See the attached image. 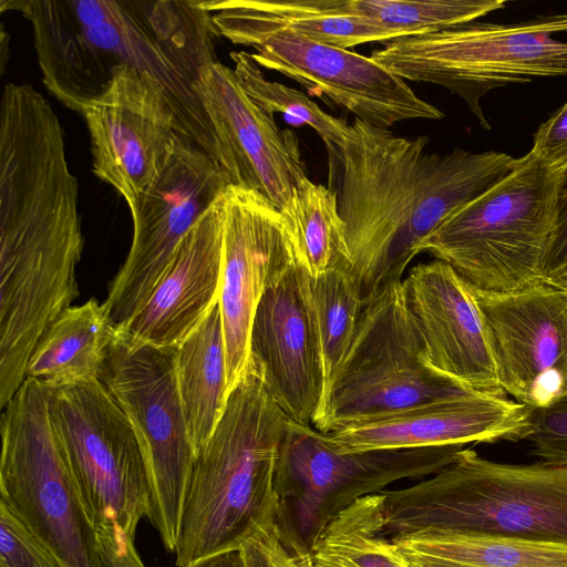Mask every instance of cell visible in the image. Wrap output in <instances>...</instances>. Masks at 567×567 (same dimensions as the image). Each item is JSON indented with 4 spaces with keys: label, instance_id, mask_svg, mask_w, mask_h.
I'll return each instance as SVG.
<instances>
[{
    "label": "cell",
    "instance_id": "cell-34",
    "mask_svg": "<svg viewBox=\"0 0 567 567\" xmlns=\"http://www.w3.org/2000/svg\"><path fill=\"white\" fill-rule=\"evenodd\" d=\"M553 230L545 265V280L567 268V165L556 171Z\"/></svg>",
    "mask_w": 567,
    "mask_h": 567
},
{
    "label": "cell",
    "instance_id": "cell-18",
    "mask_svg": "<svg viewBox=\"0 0 567 567\" xmlns=\"http://www.w3.org/2000/svg\"><path fill=\"white\" fill-rule=\"evenodd\" d=\"M249 359L284 413L299 424L312 425L326 378L309 276L296 264L268 288L257 306Z\"/></svg>",
    "mask_w": 567,
    "mask_h": 567
},
{
    "label": "cell",
    "instance_id": "cell-14",
    "mask_svg": "<svg viewBox=\"0 0 567 567\" xmlns=\"http://www.w3.org/2000/svg\"><path fill=\"white\" fill-rule=\"evenodd\" d=\"M80 114L90 134L93 173L127 206L152 186L179 137L187 136L163 84L130 66L117 69Z\"/></svg>",
    "mask_w": 567,
    "mask_h": 567
},
{
    "label": "cell",
    "instance_id": "cell-12",
    "mask_svg": "<svg viewBox=\"0 0 567 567\" xmlns=\"http://www.w3.org/2000/svg\"><path fill=\"white\" fill-rule=\"evenodd\" d=\"M47 388L54 430L96 533L135 539L150 515V483L127 416L99 379Z\"/></svg>",
    "mask_w": 567,
    "mask_h": 567
},
{
    "label": "cell",
    "instance_id": "cell-30",
    "mask_svg": "<svg viewBox=\"0 0 567 567\" xmlns=\"http://www.w3.org/2000/svg\"><path fill=\"white\" fill-rule=\"evenodd\" d=\"M234 72L248 96L265 112L282 113L310 126L333 152L344 142L349 124L322 111L303 92L269 81L245 51L230 52Z\"/></svg>",
    "mask_w": 567,
    "mask_h": 567
},
{
    "label": "cell",
    "instance_id": "cell-29",
    "mask_svg": "<svg viewBox=\"0 0 567 567\" xmlns=\"http://www.w3.org/2000/svg\"><path fill=\"white\" fill-rule=\"evenodd\" d=\"M353 12L402 38L473 22L505 7L502 0H349Z\"/></svg>",
    "mask_w": 567,
    "mask_h": 567
},
{
    "label": "cell",
    "instance_id": "cell-27",
    "mask_svg": "<svg viewBox=\"0 0 567 567\" xmlns=\"http://www.w3.org/2000/svg\"><path fill=\"white\" fill-rule=\"evenodd\" d=\"M292 30L313 41L348 49L401 34L353 12L349 0H258Z\"/></svg>",
    "mask_w": 567,
    "mask_h": 567
},
{
    "label": "cell",
    "instance_id": "cell-26",
    "mask_svg": "<svg viewBox=\"0 0 567 567\" xmlns=\"http://www.w3.org/2000/svg\"><path fill=\"white\" fill-rule=\"evenodd\" d=\"M280 212L289 228L295 262L309 277L333 269L352 274L346 224L336 193L306 177Z\"/></svg>",
    "mask_w": 567,
    "mask_h": 567
},
{
    "label": "cell",
    "instance_id": "cell-1",
    "mask_svg": "<svg viewBox=\"0 0 567 567\" xmlns=\"http://www.w3.org/2000/svg\"><path fill=\"white\" fill-rule=\"evenodd\" d=\"M31 23L42 82L65 107L81 112L121 66L165 87L185 134L219 163L196 92L202 69L217 62L218 37L202 0H1Z\"/></svg>",
    "mask_w": 567,
    "mask_h": 567
},
{
    "label": "cell",
    "instance_id": "cell-24",
    "mask_svg": "<svg viewBox=\"0 0 567 567\" xmlns=\"http://www.w3.org/2000/svg\"><path fill=\"white\" fill-rule=\"evenodd\" d=\"M410 561L472 567H567V545L491 538L423 528L390 536Z\"/></svg>",
    "mask_w": 567,
    "mask_h": 567
},
{
    "label": "cell",
    "instance_id": "cell-35",
    "mask_svg": "<svg viewBox=\"0 0 567 567\" xmlns=\"http://www.w3.org/2000/svg\"><path fill=\"white\" fill-rule=\"evenodd\" d=\"M530 152L555 172L567 165V103L540 124Z\"/></svg>",
    "mask_w": 567,
    "mask_h": 567
},
{
    "label": "cell",
    "instance_id": "cell-8",
    "mask_svg": "<svg viewBox=\"0 0 567 567\" xmlns=\"http://www.w3.org/2000/svg\"><path fill=\"white\" fill-rule=\"evenodd\" d=\"M567 13L517 24L470 22L434 33L391 40L371 59L413 82L441 85L467 104L489 130L481 99L491 90L535 78L567 75Z\"/></svg>",
    "mask_w": 567,
    "mask_h": 567
},
{
    "label": "cell",
    "instance_id": "cell-28",
    "mask_svg": "<svg viewBox=\"0 0 567 567\" xmlns=\"http://www.w3.org/2000/svg\"><path fill=\"white\" fill-rule=\"evenodd\" d=\"M309 297L327 385L351 344L364 303L351 271L347 269L309 277Z\"/></svg>",
    "mask_w": 567,
    "mask_h": 567
},
{
    "label": "cell",
    "instance_id": "cell-38",
    "mask_svg": "<svg viewBox=\"0 0 567 567\" xmlns=\"http://www.w3.org/2000/svg\"><path fill=\"white\" fill-rule=\"evenodd\" d=\"M545 282L567 292V268L548 277Z\"/></svg>",
    "mask_w": 567,
    "mask_h": 567
},
{
    "label": "cell",
    "instance_id": "cell-15",
    "mask_svg": "<svg viewBox=\"0 0 567 567\" xmlns=\"http://www.w3.org/2000/svg\"><path fill=\"white\" fill-rule=\"evenodd\" d=\"M223 213L218 305L230 393L249 360V336L257 306L268 288L296 262L282 213L260 193L229 184L223 194Z\"/></svg>",
    "mask_w": 567,
    "mask_h": 567
},
{
    "label": "cell",
    "instance_id": "cell-13",
    "mask_svg": "<svg viewBox=\"0 0 567 567\" xmlns=\"http://www.w3.org/2000/svg\"><path fill=\"white\" fill-rule=\"evenodd\" d=\"M229 184L213 156L192 138L179 137L159 176L128 206L132 244L103 302L115 328L145 305L183 238Z\"/></svg>",
    "mask_w": 567,
    "mask_h": 567
},
{
    "label": "cell",
    "instance_id": "cell-9",
    "mask_svg": "<svg viewBox=\"0 0 567 567\" xmlns=\"http://www.w3.org/2000/svg\"><path fill=\"white\" fill-rule=\"evenodd\" d=\"M478 394L489 393L427 363L401 281L364 305L351 344L326 385L312 426L328 434L364 416Z\"/></svg>",
    "mask_w": 567,
    "mask_h": 567
},
{
    "label": "cell",
    "instance_id": "cell-22",
    "mask_svg": "<svg viewBox=\"0 0 567 567\" xmlns=\"http://www.w3.org/2000/svg\"><path fill=\"white\" fill-rule=\"evenodd\" d=\"M115 327L103 306L92 298L69 307L48 328L27 365L25 379L49 386L99 379Z\"/></svg>",
    "mask_w": 567,
    "mask_h": 567
},
{
    "label": "cell",
    "instance_id": "cell-20",
    "mask_svg": "<svg viewBox=\"0 0 567 567\" xmlns=\"http://www.w3.org/2000/svg\"><path fill=\"white\" fill-rule=\"evenodd\" d=\"M530 408L506 395L441 399L358 419L327 440L340 452L524 440Z\"/></svg>",
    "mask_w": 567,
    "mask_h": 567
},
{
    "label": "cell",
    "instance_id": "cell-37",
    "mask_svg": "<svg viewBox=\"0 0 567 567\" xmlns=\"http://www.w3.org/2000/svg\"><path fill=\"white\" fill-rule=\"evenodd\" d=\"M192 567H244V564L239 550H229L203 559Z\"/></svg>",
    "mask_w": 567,
    "mask_h": 567
},
{
    "label": "cell",
    "instance_id": "cell-33",
    "mask_svg": "<svg viewBox=\"0 0 567 567\" xmlns=\"http://www.w3.org/2000/svg\"><path fill=\"white\" fill-rule=\"evenodd\" d=\"M244 567H302L277 522L260 525L239 545Z\"/></svg>",
    "mask_w": 567,
    "mask_h": 567
},
{
    "label": "cell",
    "instance_id": "cell-32",
    "mask_svg": "<svg viewBox=\"0 0 567 567\" xmlns=\"http://www.w3.org/2000/svg\"><path fill=\"white\" fill-rule=\"evenodd\" d=\"M526 440L545 463L567 466V393L547 406L530 409Z\"/></svg>",
    "mask_w": 567,
    "mask_h": 567
},
{
    "label": "cell",
    "instance_id": "cell-5",
    "mask_svg": "<svg viewBox=\"0 0 567 567\" xmlns=\"http://www.w3.org/2000/svg\"><path fill=\"white\" fill-rule=\"evenodd\" d=\"M556 172L530 151L493 188L421 245L476 289L511 292L545 282Z\"/></svg>",
    "mask_w": 567,
    "mask_h": 567
},
{
    "label": "cell",
    "instance_id": "cell-36",
    "mask_svg": "<svg viewBox=\"0 0 567 567\" xmlns=\"http://www.w3.org/2000/svg\"><path fill=\"white\" fill-rule=\"evenodd\" d=\"M96 534L106 567H146L135 548L134 539L116 536L112 530Z\"/></svg>",
    "mask_w": 567,
    "mask_h": 567
},
{
    "label": "cell",
    "instance_id": "cell-4",
    "mask_svg": "<svg viewBox=\"0 0 567 567\" xmlns=\"http://www.w3.org/2000/svg\"><path fill=\"white\" fill-rule=\"evenodd\" d=\"M380 493L389 536L437 528L567 545V466L502 464L463 449L430 478Z\"/></svg>",
    "mask_w": 567,
    "mask_h": 567
},
{
    "label": "cell",
    "instance_id": "cell-2",
    "mask_svg": "<svg viewBox=\"0 0 567 567\" xmlns=\"http://www.w3.org/2000/svg\"><path fill=\"white\" fill-rule=\"evenodd\" d=\"M427 143L355 118L333 152L342 169L339 213L364 305L401 282L422 243L518 163L496 151L430 154Z\"/></svg>",
    "mask_w": 567,
    "mask_h": 567
},
{
    "label": "cell",
    "instance_id": "cell-3",
    "mask_svg": "<svg viewBox=\"0 0 567 567\" xmlns=\"http://www.w3.org/2000/svg\"><path fill=\"white\" fill-rule=\"evenodd\" d=\"M288 421L249 359L196 455L174 553L177 567L238 550L257 527L277 522L275 483Z\"/></svg>",
    "mask_w": 567,
    "mask_h": 567
},
{
    "label": "cell",
    "instance_id": "cell-10",
    "mask_svg": "<svg viewBox=\"0 0 567 567\" xmlns=\"http://www.w3.org/2000/svg\"><path fill=\"white\" fill-rule=\"evenodd\" d=\"M464 445L340 452L324 433L289 419L276 473L277 523L302 558L338 513L403 478L431 476Z\"/></svg>",
    "mask_w": 567,
    "mask_h": 567
},
{
    "label": "cell",
    "instance_id": "cell-19",
    "mask_svg": "<svg viewBox=\"0 0 567 567\" xmlns=\"http://www.w3.org/2000/svg\"><path fill=\"white\" fill-rule=\"evenodd\" d=\"M402 285L427 363L476 391L505 395L470 284L435 259L414 266Z\"/></svg>",
    "mask_w": 567,
    "mask_h": 567
},
{
    "label": "cell",
    "instance_id": "cell-21",
    "mask_svg": "<svg viewBox=\"0 0 567 567\" xmlns=\"http://www.w3.org/2000/svg\"><path fill=\"white\" fill-rule=\"evenodd\" d=\"M223 194L183 238L145 305L118 328L143 342L176 348L218 303Z\"/></svg>",
    "mask_w": 567,
    "mask_h": 567
},
{
    "label": "cell",
    "instance_id": "cell-6",
    "mask_svg": "<svg viewBox=\"0 0 567 567\" xmlns=\"http://www.w3.org/2000/svg\"><path fill=\"white\" fill-rule=\"evenodd\" d=\"M218 37L254 49L259 66L279 72L327 96L358 120L388 128L406 120H440L444 113L371 56L313 41L264 9L258 0H202Z\"/></svg>",
    "mask_w": 567,
    "mask_h": 567
},
{
    "label": "cell",
    "instance_id": "cell-16",
    "mask_svg": "<svg viewBox=\"0 0 567 567\" xmlns=\"http://www.w3.org/2000/svg\"><path fill=\"white\" fill-rule=\"evenodd\" d=\"M471 289L502 390L530 409L547 406L565 395L567 292L547 282L511 292Z\"/></svg>",
    "mask_w": 567,
    "mask_h": 567
},
{
    "label": "cell",
    "instance_id": "cell-40",
    "mask_svg": "<svg viewBox=\"0 0 567 567\" xmlns=\"http://www.w3.org/2000/svg\"><path fill=\"white\" fill-rule=\"evenodd\" d=\"M408 567H416V566L408 561Z\"/></svg>",
    "mask_w": 567,
    "mask_h": 567
},
{
    "label": "cell",
    "instance_id": "cell-7",
    "mask_svg": "<svg viewBox=\"0 0 567 567\" xmlns=\"http://www.w3.org/2000/svg\"><path fill=\"white\" fill-rule=\"evenodd\" d=\"M0 502L63 567H106L54 430L45 384L27 378L2 409Z\"/></svg>",
    "mask_w": 567,
    "mask_h": 567
},
{
    "label": "cell",
    "instance_id": "cell-23",
    "mask_svg": "<svg viewBox=\"0 0 567 567\" xmlns=\"http://www.w3.org/2000/svg\"><path fill=\"white\" fill-rule=\"evenodd\" d=\"M176 374L196 455L213 435L227 404V358L217 303L176 347Z\"/></svg>",
    "mask_w": 567,
    "mask_h": 567
},
{
    "label": "cell",
    "instance_id": "cell-25",
    "mask_svg": "<svg viewBox=\"0 0 567 567\" xmlns=\"http://www.w3.org/2000/svg\"><path fill=\"white\" fill-rule=\"evenodd\" d=\"M302 567H408L385 533L384 495L358 498L320 532Z\"/></svg>",
    "mask_w": 567,
    "mask_h": 567
},
{
    "label": "cell",
    "instance_id": "cell-17",
    "mask_svg": "<svg viewBox=\"0 0 567 567\" xmlns=\"http://www.w3.org/2000/svg\"><path fill=\"white\" fill-rule=\"evenodd\" d=\"M196 92L229 183L251 188L282 209L307 177L297 135L278 127L274 115L248 96L234 69L219 61L202 69Z\"/></svg>",
    "mask_w": 567,
    "mask_h": 567
},
{
    "label": "cell",
    "instance_id": "cell-39",
    "mask_svg": "<svg viewBox=\"0 0 567 567\" xmlns=\"http://www.w3.org/2000/svg\"><path fill=\"white\" fill-rule=\"evenodd\" d=\"M409 563L415 565L416 567H472V566H464V565H456V564H449V563H439V561H410Z\"/></svg>",
    "mask_w": 567,
    "mask_h": 567
},
{
    "label": "cell",
    "instance_id": "cell-31",
    "mask_svg": "<svg viewBox=\"0 0 567 567\" xmlns=\"http://www.w3.org/2000/svg\"><path fill=\"white\" fill-rule=\"evenodd\" d=\"M0 567H63L30 529L0 502Z\"/></svg>",
    "mask_w": 567,
    "mask_h": 567
},
{
    "label": "cell",
    "instance_id": "cell-11",
    "mask_svg": "<svg viewBox=\"0 0 567 567\" xmlns=\"http://www.w3.org/2000/svg\"><path fill=\"white\" fill-rule=\"evenodd\" d=\"M140 442L150 483V515L164 547L175 553L196 458L176 374V348L114 336L99 373Z\"/></svg>",
    "mask_w": 567,
    "mask_h": 567
}]
</instances>
